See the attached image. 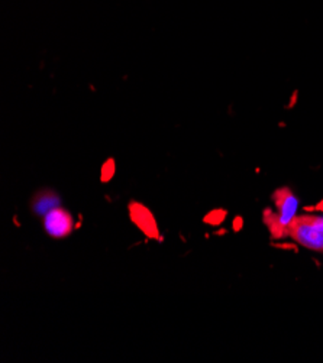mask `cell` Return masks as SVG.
<instances>
[{"label":"cell","instance_id":"7a4b0ae2","mask_svg":"<svg viewBox=\"0 0 323 363\" xmlns=\"http://www.w3.org/2000/svg\"><path fill=\"white\" fill-rule=\"evenodd\" d=\"M289 236L312 250H323V219L316 216H296L289 226Z\"/></svg>","mask_w":323,"mask_h":363},{"label":"cell","instance_id":"277c9868","mask_svg":"<svg viewBox=\"0 0 323 363\" xmlns=\"http://www.w3.org/2000/svg\"><path fill=\"white\" fill-rule=\"evenodd\" d=\"M131 217L132 220L135 222V225L146 232V235L157 238V226H155V220L153 219L151 213L142 207L141 204H132L131 206Z\"/></svg>","mask_w":323,"mask_h":363},{"label":"cell","instance_id":"3957f363","mask_svg":"<svg viewBox=\"0 0 323 363\" xmlns=\"http://www.w3.org/2000/svg\"><path fill=\"white\" fill-rule=\"evenodd\" d=\"M44 226L51 236L62 238L67 236L71 229H73V219H71V216L67 211L61 208H54L45 216Z\"/></svg>","mask_w":323,"mask_h":363},{"label":"cell","instance_id":"6da1fadb","mask_svg":"<svg viewBox=\"0 0 323 363\" xmlns=\"http://www.w3.org/2000/svg\"><path fill=\"white\" fill-rule=\"evenodd\" d=\"M273 197L278 213L275 214L270 208L264 210V222L274 238L289 236V226L296 217L299 201L289 189L277 190Z\"/></svg>","mask_w":323,"mask_h":363}]
</instances>
